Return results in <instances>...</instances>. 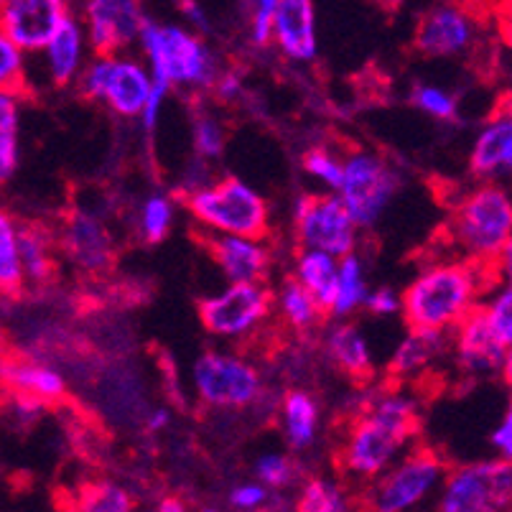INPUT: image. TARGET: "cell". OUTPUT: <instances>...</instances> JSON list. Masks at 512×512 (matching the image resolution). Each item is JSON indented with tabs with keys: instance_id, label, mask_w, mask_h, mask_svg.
Wrapping results in <instances>:
<instances>
[{
	"instance_id": "cell-40",
	"label": "cell",
	"mask_w": 512,
	"mask_h": 512,
	"mask_svg": "<svg viewBox=\"0 0 512 512\" xmlns=\"http://www.w3.org/2000/svg\"><path fill=\"white\" fill-rule=\"evenodd\" d=\"M255 479L268 484L271 490L281 492L296 482V464L281 451H271V454H263L255 462Z\"/></svg>"
},
{
	"instance_id": "cell-28",
	"label": "cell",
	"mask_w": 512,
	"mask_h": 512,
	"mask_svg": "<svg viewBox=\"0 0 512 512\" xmlns=\"http://www.w3.org/2000/svg\"><path fill=\"white\" fill-rule=\"evenodd\" d=\"M18 248H21L26 288H44L54 278V240L49 232L31 222H18Z\"/></svg>"
},
{
	"instance_id": "cell-12",
	"label": "cell",
	"mask_w": 512,
	"mask_h": 512,
	"mask_svg": "<svg viewBox=\"0 0 512 512\" xmlns=\"http://www.w3.org/2000/svg\"><path fill=\"white\" fill-rule=\"evenodd\" d=\"M400 192V176L383 156L352 151L344 156V179L337 194L362 230L375 227Z\"/></svg>"
},
{
	"instance_id": "cell-39",
	"label": "cell",
	"mask_w": 512,
	"mask_h": 512,
	"mask_svg": "<svg viewBox=\"0 0 512 512\" xmlns=\"http://www.w3.org/2000/svg\"><path fill=\"white\" fill-rule=\"evenodd\" d=\"M26 51L13 44L8 36H0V85L3 90L21 95L26 85Z\"/></svg>"
},
{
	"instance_id": "cell-3",
	"label": "cell",
	"mask_w": 512,
	"mask_h": 512,
	"mask_svg": "<svg viewBox=\"0 0 512 512\" xmlns=\"http://www.w3.org/2000/svg\"><path fill=\"white\" fill-rule=\"evenodd\" d=\"M143 59L156 82L189 92H212L214 82L225 72L220 57L204 41V34L189 31L179 23H158L148 18L138 41Z\"/></svg>"
},
{
	"instance_id": "cell-16",
	"label": "cell",
	"mask_w": 512,
	"mask_h": 512,
	"mask_svg": "<svg viewBox=\"0 0 512 512\" xmlns=\"http://www.w3.org/2000/svg\"><path fill=\"white\" fill-rule=\"evenodd\" d=\"M197 240L207 250L214 265L220 268L227 283L265 281L271 276L273 250L265 237L220 235V232H197Z\"/></svg>"
},
{
	"instance_id": "cell-9",
	"label": "cell",
	"mask_w": 512,
	"mask_h": 512,
	"mask_svg": "<svg viewBox=\"0 0 512 512\" xmlns=\"http://www.w3.org/2000/svg\"><path fill=\"white\" fill-rule=\"evenodd\" d=\"M276 309V293L265 281L227 283L220 293H212L197 304L199 321L212 337L248 339L263 327Z\"/></svg>"
},
{
	"instance_id": "cell-49",
	"label": "cell",
	"mask_w": 512,
	"mask_h": 512,
	"mask_svg": "<svg viewBox=\"0 0 512 512\" xmlns=\"http://www.w3.org/2000/svg\"><path fill=\"white\" fill-rule=\"evenodd\" d=\"M497 375H500V380H502V385H505L507 393L512 395V344L505 349V357H502V365H500V370H497Z\"/></svg>"
},
{
	"instance_id": "cell-13",
	"label": "cell",
	"mask_w": 512,
	"mask_h": 512,
	"mask_svg": "<svg viewBox=\"0 0 512 512\" xmlns=\"http://www.w3.org/2000/svg\"><path fill=\"white\" fill-rule=\"evenodd\" d=\"M482 39L477 13L464 3L444 0L428 8L416 23L413 46L426 59H464Z\"/></svg>"
},
{
	"instance_id": "cell-23",
	"label": "cell",
	"mask_w": 512,
	"mask_h": 512,
	"mask_svg": "<svg viewBox=\"0 0 512 512\" xmlns=\"http://www.w3.org/2000/svg\"><path fill=\"white\" fill-rule=\"evenodd\" d=\"M3 385L13 395H29L46 406L59 403L67 395V380L62 372L26 357H8L3 362Z\"/></svg>"
},
{
	"instance_id": "cell-42",
	"label": "cell",
	"mask_w": 512,
	"mask_h": 512,
	"mask_svg": "<svg viewBox=\"0 0 512 512\" xmlns=\"http://www.w3.org/2000/svg\"><path fill=\"white\" fill-rule=\"evenodd\" d=\"M271 492V487L260 482V479L258 482H242L232 487L230 495H227V502H230V507H235V510H260V507L268 505Z\"/></svg>"
},
{
	"instance_id": "cell-4",
	"label": "cell",
	"mask_w": 512,
	"mask_h": 512,
	"mask_svg": "<svg viewBox=\"0 0 512 512\" xmlns=\"http://www.w3.org/2000/svg\"><path fill=\"white\" fill-rule=\"evenodd\" d=\"M512 235V199L500 184L484 181L451 209L446 240L462 258L495 265Z\"/></svg>"
},
{
	"instance_id": "cell-20",
	"label": "cell",
	"mask_w": 512,
	"mask_h": 512,
	"mask_svg": "<svg viewBox=\"0 0 512 512\" xmlns=\"http://www.w3.org/2000/svg\"><path fill=\"white\" fill-rule=\"evenodd\" d=\"M87 49H92V46L85 29V21L69 16L67 21L62 23V29L51 36L49 44L39 51V57L46 69V77H49L51 85H77L79 74H82V69H85L87 64Z\"/></svg>"
},
{
	"instance_id": "cell-1",
	"label": "cell",
	"mask_w": 512,
	"mask_h": 512,
	"mask_svg": "<svg viewBox=\"0 0 512 512\" xmlns=\"http://www.w3.org/2000/svg\"><path fill=\"white\" fill-rule=\"evenodd\" d=\"M500 281L495 265L467 258L431 263L403 291V319L411 329L451 334Z\"/></svg>"
},
{
	"instance_id": "cell-37",
	"label": "cell",
	"mask_w": 512,
	"mask_h": 512,
	"mask_svg": "<svg viewBox=\"0 0 512 512\" xmlns=\"http://www.w3.org/2000/svg\"><path fill=\"white\" fill-rule=\"evenodd\" d=\"M482 311L490 321V327L495 329V334L500 337V342L505 347L512 344V281H500L490 293L487 299L482 301Z\"/></svg>"
},
{
	"instance_id": "cell-35",
	"label": "cell",
	"mask_w": 512,
	"mask_h": 512,
	"mask_svg": "<svg viewBox=\"0 0 512 512\" xmlns=\"http://www.w3.org/2000/svg\"><path fill=\"white\" fill-rule=\"evenodd\" d=\"M301 166H304V171L311 179L319 181L321 186H327L329 192H337L339 186H342L344 156H339L332 148L311 146L304 153V158H301Z\"/></svg>"
},
{
	"instance_id": "cell-19",
	"label": "cell",
	"mask_w": 512,
	"mask_h": 512,
	"mask_svg": "<svg viewBox=\"0 0 512 512\" xmlns=\"http://www.w3.org/2000/svg\"><path fill=\"white\" fill-rule=\"evenodd\" d=\"M273 46L293 64H309L319 54L314 0H281L273 16Z\"/></svg>"
},
{
	"instance_id": "cell-32",
	"label": "cell",
	"mask_w": 512,
	"mask_h": 512,
	"mask_svg": "<svg viewBox=\"0 0 512 512\" xmlns=\"http://www.w3.org/2000/svg\"><path fill=\"white\" fill-rule=\"evenodd\" d=\"M296 507L304 512H344L352 507V502L344 484L327 477H311L301 487Z\"/></svg>"
},
{
	"instance_id": "cell-41",
	"label": "cell",
	"mask_w": 512,
	"mask_h": 512,
	"mask_svg": "<svg viewBox=\"0 0 512 512\" xmlns=\"http://www.w3.org/2000/svg\"><path fill=\"white\" fill-rule=\"evenodd\" d=\"M281 0H248L250 8V41L258 49L273 46V16Z\"/></svg>"
},
{
	"instance_id": "cell-18",
	"label": "cell",
	"mask_w": 512,
	"mask_h": 512,
	"mask_svg": "<svg viewBox=\"0 0 512 512\" xmlns=\"http://www.w3.org/2000/svg\"><path fill=\"white\" fill-rule=\"evenodd\" d=\"M505 344L490 327L482 306L474 309L459 327L451 332V357L464 377H482L497 372L505 357Z\"/></svg>"
},
{
	"instance_id": "cell-26",
	"label": "cell",
	"mask_w": 512,
	"mask_h": 512,
	"mask_svg": "<svg viewBox=\"0 0 512 512\" xmlns=\"http://www.w3.org/2000/svg\"><path fill=\"white\" fill-rule=\"evenodd\" d=\"M339 260L337 255L324 253V250H309L299 248L296 258H293V278H299L316 299L321 301L324 309H332L334 296H337L339 286Z\"/></svg>"
},
{
	"instance_id": "cell-6",
	"label": "cell",
	"mask_w": 512,
	"mask_h": 512,
	"mask_svg": "<svg viewBox=\"0 0 512 512\" xmlns=\"http://www.w3.org/2000/svg\"><path fill=\"white\" fill-rule=\"evenodd\" d=\"M77 92L92 102H102L113 115L141 120L153 92V74L146 59L128 54H95L77 79Z\"/></svg>"
},
{
	"instance_id": "cell-46",
	"label": "cell",
	"mask_w": 512,
	"mask_h": 512,
	"mask_svg": "<svg viewBox=\"0 0 512 512\" xmlns=\"http://www.w3.org/2000/svg\"><path fill=\"white\" fill-rule=\"evenodd\" d=\"M240 92H242V79L235 69H225L212 87V95L222 102H235L237 97H240Z\"/></svg>"
},
{
	"instance_id": "cell-53",
	"label": "cell",
	"mask_w": 512,
	"mask_h": 512,
	"mask_svg": "<svg viewBox=\"0 0 512 512\" xmlns=\"http://www.w3.org/2000/svg\"><path fill=\"white\" fill-rule=\"evenodd\" d=\"M158 510H184V505H181V502H161Z\"/></svg>"
},
{
	"instance_id": "cell-14",
	"label": "cell",
	"mask_w": 512,
	"mask_h": 512,
	"mask_svg": "<svg viewBox=\"0 0 512 512\" xmlns=\"http://www.w3.org/2000/svg\"><path fill=\"white\" fill-rule=\"evenodd\" d=\"M82 21L95 54H120L141 41L148 18L141 0H87Z\"/></svg>"
},
{
	"instance_id": "cell-10",
	"label": "cell",
	"mask_w": 512,
	"mask_h": 512,
	"mask_svg": "<svg viewBox=\"0 0 512 512\" xmlns=\"http://www.w3.org/2000/svg\"><path fill=\"white\" fill-rule=\"evenodd\" d=\"M439 510L444 512H502L512 510V462L490 459L472 462L446 472L439 490Z\"/></svg>"
},
{
	"instance_id": "cell-11",
	"label": "cell",
	"mask_w": 512,
	"mask_h": 512,
	"mask_svg": "<svg viewBox=\"0 0 512 512\" xmlns=\"http://www.w3.org/2000/svg\"><path fill=\"white\" fill-rule=\"evenodd\" d=\"M360 230L337 192L304 194L293 209V240L299 248L324 250L344 258L355 253Z\"/></svg>"
},
{
	"instance_id": "cell-21",
	"label": "cell",
	"mask_w": 512,
	"mask_h": 512,
	"mask_svg": "<svg viewBox=\"0 0 512 512\" xmlns=\"http://www.w3.org/2000/svg\"><path fill=\"white\" fill-rule=\"evenodd\" d=\"M469 169L479 179H512V118L495 113L479 128L469 151Z\"/></svg>"
},
{
	"instance_id": "cell-50",
	"label": "cell",
	"mask_w": 512,
	"mask_h": 512,
	"mask_svg": "<svg viewBox=\"0 0 512 512\" xmlns=\"http://www.w3.org/2000/svg\"><path fill=\"white\" fill-rule=\"evenodd\" d=\"M166 426H169V411H164V408H158V411H153L151 416L146 418V428L151 434H156V431H161V428Z\"/></svg>"
},
{
	"instance_id": "cell-51",
	"label": "cell",
	"mask_w": 512,
	"mask_h": 512,
	"mask_svg": "<svg viewBox=\"0 0 512 512\" xmlns=\"http://www.w3.org/2000/svg\"><path fill=\"white\" fill-rule=\"evenodd\" d=\"M370 3L375 8H380V11H385V13H395V11H400V8L406 6L408 0H370Z\"/></svg>"
},
{
	"instance_id": "cell-30",
	"label": "cell",
	"mask_w": 512,
	"mask_h": 512,
	"mask_svg": "<svg viewBox=\"0 0 512 512\" xmlns=\"http://www.w3.org/2000/svg\"><path fill=\"white\" fill-rule=\"evenodd\" d=\"M0 288L6 296L26 291V273L18 248V220H13L8 212L0 217Z\"/></svg>"
},
{
	"instance_id": "cell-15",
	"label": "cell",
	"mask_w": 512,
	"mask_h": 512,
	"mask_svg": "<svg viewBox=\"0 0 512 512\" xmlns=\"http://www.w3.org/2000/svg\"><path fill=\"white\" fill-rule=\"evenodd\" d=\"M69 16V0H0L3 36L26 54H39Z\"/></svg>"
},
{
	"instance_id": "cell-45",
	"label": "cell",
	"mask_w": 512,
	"mask_h": 512,
	"mask_svg": "<svg viewBox=\"0 0 512 512\" xmlns=\"http://www.w3.org/2000/svg\"><path fill=\"white\" fill-rule=\"evenodd\" d=\"M490 444H492V449L497 451V456H502V459H510L512 462V403L505 408L500 423H497L495 431H492Z\"/></svg>"
},
{
	"instance_id": "cell-8",
	"label": "cell",
	"mask_w": 512,
	"mask_h": 512,
	"mask_svg": "<svg viewBox=\"0 0 512 512\" xmlns=\"http://www.w3.org/2000/svg\"><path fill=\"white\" fill-rule=\"evenodd\" d=\"M197 400L212 411H245L263 398V375L253 362L225 349H209L192 367Z\"/></svg>"
},
{
	"instance_id": "cell-27",
	"label": "cell",
	"mask_w": 512,
	"mask_h": 512,
	"mask_svg": "<svg viewBox=\"0 0 512 512\" xmlns=\"http://www.w3.org/2000/svg\"><path fill=\"white\" fill-rule=\"evenodd\" d=\"M281 418L283 436H286L288 446L293 449H309L316 441V431H319V403L306 390H288L281 400Z\"/></svg>"
},
{
	"instance_id": "cell-34",
	"label": "cell",
	"mask_w": 512,
	"mask_h": 512,
	"mask_svg": "<svg viewBox=\"0 0 512 512\" xmlns=\"http://www.w3.org/2000/svg\"><path fill=\"white\" fill-rule=\"evenodd\" d=\"M77 507L87 512H128L133 510V497L115 482H92L79 490Z\"/></svg>"
},
{
	"instance_id": "cell-29",
	"label": "cell",
	"mask_w": 512,
	"mask_h": 512,
	"mask_svg": "<svg viewBox=\"0 0 512 512\" xmlns=\"http://www.w3.org/2000/svg\"><path fill=\"white\" fill-rule=\"evenodd\" d=\"M367 278H365V263L357 253H349L339 260V286L337 296H334V304L329 309L332 319H347L355 311L365 309L367 301Z\"/></svg>"
},
{
	"instance_id": "cell-24",
	"label": "cell",
	"mask_w": 512,
	"mask_h": 512,
	"mask_svg": "<svg viewBox=\"0 0 512 512\" xmlns=\"http://www.w3.org/2000/svg\"><path fill=\"white\" fill-rule=\"evenodd\" d=\"M324 352L332 360V365L347 377H352V380H367L375 370L372 349L365 332L357 324H349L344 319H337V324L327 329Z\"/></svg>"
},
{
	"instance_id": "cell-36",
	"label": "cell",
	"mask_w": 512,
	"mask_h": 512,
	"mask_svg": "<svg viewBox=\"0 0 512 512\" xmlns=\"http://www.w3.org/2000/svg\"><path fill=\"white\" fill-rule=\"evenodd\" d=\"M411 105L416 110H421L428 118L441 120V123H449L459 115V105H456V97L449 90L439 85H428V82H416L411 87Z\"/></svg>"
},
{
	"instance_id": "cell-52",
	"label": "cell",
	"mask_w": 512,
	"mask_h": 512,
	"mask_svg": "<svg viewBox=\"0 0 512 512\" xmlns=\"http://www.w3.org/2000/svg\"><path fill=\"white\" fill-rule=\"evenodd\" d=\"M495 113L510 115V118H512V87L505 92V95L500 97V102H497V110H495Z\"/></svg>"
},
{
	"instance_id": "cell-33",
	"label": "cell",
	"mask_w": 512,
	"mask_h": 512,
	"mask_svg": "<svg viewBox=\"0 0 512 512\" xmlns=\"http://www.w3.org/2000/svg\"><path fill=\"white\" fill-rule=\"evenodd\" d=\"M174 199L166 194H151L146 202L141 204L138 212V235L148 245H158L169 237L171 227H174Z\"/></svg>"
},
{
	"instance_id": "cell-5",
	"label": "cell",
	"mask_w": 512,
	"mask_h": 512,
	"mask_svg": "<svg viewBox=\"0 0 512 512\" xmlns=\"http://www.w3.org/2000/svg\"><path fill=\"white\" fill-rule=\"evenodd\" d=\"M184 207L199 230L250 237H268L271 232V207L265 197L237 176L214 179L212 184L186 194Z\"/></svg>"
},
{
	"instance_id": "cell-17",
	"label": "cell",
	"mask_w": 512,
	"mask_h": 512,
	"mask_svg": "<svg viewBox=\"0 0 512 512\" xmlns=\"http://www.w3.org/2000/svg\"><path fill=\"white\" fill-rule=\"evenodd\" d=\"M59 248L69 263L85 276H102L115 260V240L105 222L87 209H74L64 217Z\"/></svg>"
},
{
	"instance_id": "cell-38",
	"label": "cell",
	"mask_w": 512,
	"mask_h": 512,
	"mask_svg": "<svg viewBox=\"0 0 512 512\" xmlns=\"http://www.w3.org/2000/svg\"><path fill=\"white\" fill-rule=\"evenodd\" d=\"M192 143H194V153H197V156L207 158V161L220 158L222 153H225V146H227L225 125H222L220 120L209 113L194 115Z\"/></svg>"
},
{
	"instance_id": "cell-25",
	"label": "cell",
	"mask_w": 512,
	"mask_h": 512,
	"mask_svg": "<svg viewBox=\"0 0 512 512\" xmlns=\"http://www.w3.org/2000/svg\"><path fill=\"white\" fill-rule=\"evenodd\" d=\"M276 309L281 321L291 332L309 334L319 329L324 314H329L314 293L299 281V278H286L276 291Z\"/></svg>"
},
{
	"instance_id": "cell-47",
	"label": "cell",
	"mask_w": 512,
	"mask_h": 512,
	"mask_svg": "<svg viewBox=\"0 0 512 512\" xmlns=\"http://www.w3.org/2000/svg\"><path fill=\"white\" fill-rule=\"evenodd\" d=\"M179 8L184 13V18L192 23V29L199 34H209V18L204 13V8L199 6V0H179Z\"/></svg>"
},
{
	"instance_id": "cell-44",
	"label": "cell",
	"mask_w": 512,
	"mask_h": 512,
	"mask_svg": "<svg viewBox=\"0 0 512 512\" xmlns=\"http://www.w3.org/2000/svg\"><path fill=\"white\" fill-rule=\"evenodd\" d=\"M495 31L502 54L512 62V0H500L495 11Z\"/></svg>"
},
{
	"instance_id": "cell-22",
	"label": "cell",
	"mask_w": 512,
	"mask_h": 512,
	"mask_svg": "<svg viewBox=\"0 0 512 512\" xmlns=\"http://www.w3.org/2000/svg\"><path fill=\"white\" fill-rule=\"evenodd\" d=\"M446 352H451V334L408 327V337L400 339V344L395 347L388 370L395 380H413V377L423 375Z\"/></svg>"
},
{
	"instance_id": "cell-48",
	"label": "cell",
	"mask_w": 512,
	"mask_h": 512,
	"mask_svg": "<svg viewBox=\"0 0 512 512\" xmlns=\"http://www.w3.org/2000/svg\"><path fill=\"white\" fill-rule=\"evenodd\" d=\"M495 271H497V276L502 278V281H512V235H510V240L505 242L502 253L497 255Z\"/></svg>"
},
{
	"instance_id": "cell-31",
	"label": "cell",
	"mask_w": 512,
	"mask_h": 512,
	"mask_svg": "<svg viewBox=\"0 0 512 512\" xmlns=\"http://www.w3.org/2000/svg\"><path fill=\"white\" fill-rule=\"evenodd\" d=\"M18 95L0 92V179L8 181L18 166Z\"/></svg>"
},
{
	"instance_id": "cell-43",
	"label": "cell",
	"mask_w": 512,
	"mask_h": 512,
	"mask_svg": "<svg viewBox=\"0 0 512 512\" xmlns=\"http://www.w3.org/2000/svg\"><path fill=\"white\" fill-rule=\"evenodd\" d=\"M365 309L372 316H395L403 314V293L393 291L390 286L375 288V291L367 293Z\"/></svg>"
},
{
	"instance_id": "cell-7",
	"label": "cell",
	"mask_w": 512,
	"mask_h": 512,
	"mask_svg": "<svg viewBox=\"0 0 512 512\" xmlns=\"http://www.w3.org/2000/svg\"><path fill=\"white\" fill-rule=\"evenodd\" d=\"M446 464L434 449L416 446L390 464L377 479L367 484L365 505L377 512H406L439 495L446 479Z\"/></svg>"
},
{
	"instance_id": "cell-2",
	"label": "cell",
	"mask_w": 512,
	"mask_h": 512,
	"mask_svg": "<svg viewBox=\"0 0 512 512\" xmlns=\"http://www.w3.org/2000/svg\"><path fill=\"white\" fill-rule=\"evenodd\" d=\"M418 428L421 418L411 395H377L344 428L339 467L352 482L370 484L411 449Z\"/></svg>"
}]
</instances>
